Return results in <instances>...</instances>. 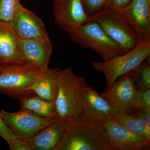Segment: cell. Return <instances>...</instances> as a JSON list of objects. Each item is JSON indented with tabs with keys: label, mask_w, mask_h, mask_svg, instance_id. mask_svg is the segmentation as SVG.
I'll return each instance as SVG.
<instances>
[{
	"label": "cell",
	"mask_w": 150,
	"mask_h": 150,
	"mask_svg": "<svg viewBox=\"0 0 150 150\" xmlns=\"http://www.w3.org/2000/svg\"><path fill=\"white\" fill-rule=\"evenodd\" d=\"M56 150H110L103 124L79 117L66 121Z\"/></svg>",
	"instance_id": "obj_1"
},
{
	"label": "cell",
	"mask_w": 150,
	"mask_h": 150,
	"mask_svg": "<svg viewBox=\"0 0 150 150\" xmlns=\"http://www.w3.org/2000/svg\"><path fill=\"white\" fill-rule=\"evenodd\" d=\"M68 33L73 42L96 52L104 62L125 54L120 46L105 33L98 23L90 19Z\"/></svg>",
	"instance_id": "obj_2"
},
{
	"label": "cell",
	"mask_w": 150,
	"mask_h": 150,
	"mask_svg": "<svg viewBox=\"0 0 150 150\" xmlns=\"http://www.w3.org/2000/svg\"><path fill=\"white\" fill-rule=\"evenodd\" d=\"M57 71L58 89L55 104L59 118L68 121L81 117L79 85L83 77L77 76L70 67L57 68Z\"/></svg>",
	"instance_id": "obj_3"
},
{
	"label": "cell",
	"mask_w": 150,
	"mask_h": 150,
	"mask_svg": "<svg viewBox=\"0 0 150 150\" xmlns=\"http://www.w3.org/2000/svg\"><path fill=\"white\" fill-rule=\"evenodd\" d=\"M44 70L28 63L1 65L0 92L15 99L35 94L29 88Z\"/></svg>",
	"instance_id": "obj_4"
},
{
	"label": "cell",
	"mask_w": 150,
	"mask_h": 150,
	"mask_svg": "<svg viewBox=\"0 0 150 150\" xmlns=\"http://www.w3.org/2000/svg\"><path fill=\"white\" fill-rule=\"evenodd\" d=\"M150 41H140L136 47L125 54L106 61H94L93 67L96 71L104 74L107 89L121 75L134 71L146 59L149 58Z\"/></svg>",
	"instance_id": "obj_5"
},
{
	"label": "cell",
	"mask_w": 150,
	"mask_h": 150,
	"mask_svg": "<svg viewBox=\"0 0 150 150\" xmlns=\"http://www.w3.org/2000/svg\"><path fill=\"white\" fill-rule=\"evenodd\" d=\"M90 19L97 22L124 53L131 51L140 42L134 30L115 8L106 6L90 17Z\"/></svg>",
	"instance_id": "obj_6"
},
{
	"label": "cell",
	"mask_w": 150,
	"mask_h": 150,
	"mask_svg": "<svg viewBox=\"0 0 150 150\" xmlns=\"http://www.w3.org/2000/svg\"><path fill=\"white\" fill-rule=\"evenodd\" d=\"M0 117L14 137L25 141L35 136L56 119L40 117L21 107L16 112L0 110Z\"/></svg>",
	"instance_id": "obj_7"
},
{
	"label": "cell",
	"mask_w": 150,
	"mask_h": 150,
	"mask_svg": "<svg viewBox=\"0 0 150 150\" xmlns=\"http://www.w3.org/2000/svg\"><path fill=\"white\" fill-rule=\"evenodd\" d=\"M83 113L81 117L103 124L114 118L117 110L94 90L83 77L79 85Z\"/></svg>",
	"instance_id": "obj_8"
},
{
	"label": "cell",
	"mask_w": 150,
	"mask_h": 150,
	"mask_svg": "<svg viewBox=\"0 0 150 150\" xmlns=\"http://www.w3.org/2000/svg\"><path fill=\"white\" fill-rule=\"evenodd\" d=\"M134 71L121 75L109 88L100 93L118 112L128 114L133 107L137 90Z\"/></svg>",
	"instance_id": "obj_9"
},
{
	"label": "cell",
	"mask_w": 150,
	"mask_h": 150,
	"mask_svg": "<svg viewBox=\"0 0 150 150\" xmlns=\"http://www.w3.org/2000/svg\"><path fill=\"white\" fill-rule=\"evenodd\" d=\"M103 124L110 150H150V140L132 133L113 118Z\"/></svg>",
	"instance_id": "obj_10"
},
{
	"label": "cell",
	"mask_w": 150,
	"mask_h": 150,
	"mask_svg": "<svg viewBox=\"0 0 150 150\" xmlns=\"http://www.w3.org/2000/svg\"><path fill=\"white\" fill-rule=\"evenodd\" d=\"M130 25L140 41H150V0H131L116 8Z\"/></svg>",
	"instance_id": "obj_11"
},
{
	"label": "cell",
	"mask_w": 150,
	"mask_h": 150,
	"mask_svg": "<svg viewBox=\"0 0 150 150\" xmlns=\"http://www.w3.org/2000/svg\"><path fill=\"white\" fill-rule=\"evenodd\" d=\"M53 11L55 23L68 33L90 20L82 0H54Z\"/></svg>",
	"instance_id": "obj_12"
},
{
	"label": "cell",
	"mask_w": 150,
	"mask_h": 150,
	"mask_svg": "<svg viewBox=\"0 0 150 150\" xmlns=\"http://www.w3.org/2000/svg\"><path fill=\"white\" fill-rule=\"evenodd\" d=\"M20 39H38L50 41L46 26L34 13L19 4L12 21Z\"/></svg>",
	"instance_id": "obj_13"
},
{
	"label": "cell",
	"mask_w": 150,
	"mask_h": 150,
	"mask_svg": "<svg viewBox=\"0 0 150 150\" xmlns=\"http://www.w3.org/2000/svg\"><path fill=\"white\" fill-rule=\"evenodd\" d=\"M27 63L12 22L0 21V64Z\"/></svg>",
	"instance_id": "obj_14"
},
{
	"label": "cell",
	"mask_w": 150,
	"mask_h": 150,
	"mask_svg": "<svg viewBox=\"0 0 150 150\" xmlns=\"http://www.w3.org/2000/svg\"><path fill=\"white\" fill-rule=\"evenodd\" d=\"M23 56L28 64L45 70L48 69L53 53L51 40L20 39Z\"/></svg>",
	"instance_id": "obj_15"
},
{
	"label": "cell",
	"mask_w": 150,
	"mask_h": 150,
	"mask_svg": "<svg viewBox=\"0 0 150 150\" xmlns=\"http://www.w3.org/2000/svg\"><path fill=\"white\" fill-rule=\"evenodd\" d=\"M66 122L62 118H56L26 142L32 150H56L64 136Z\"/></svg>",
	"instance_id": "obj_16"
},
{
	"label": "cell",
	"mask_w": 150,
	"mask_h": 150,
	"mask_svg": "<svg viewBox=\"0 0 150 150\" xmlns=\"http://www.w3.org/2000/svg\"><path fill=\"white\" fill-rule=\"evenodd\" d=\"M57 68L44 70L29 90L47 101L55 102L58 92Z\"/></svg>",
	"instance_id": "obj_17"
},
{
	"label": "cell",
	"mask_w": 150,
	"mask_h": 150,
	"mask_svg": "<svg viewBox=\"0 0 150 150\" xmlns=\"http://www.w3.org/2000/svg\"><path fill=\"white\" fill-rule=\"evenodd\" d=\"M17 99L21 108L38 116L51 119L59 118L55 102H49L35 94L20 97Z\"/></svg>",
	"instance_id": "obj_18"
},
{
	"label": "cell",
	"mask_w": 150,
	"mask_h": 150,
	"mask_svg": "<svg viewBox=\"0 0 150 150\" xmlns=\"http://www.w3.org/2000/svg\"><path fill=\"white\" fill-rule=\"evenodd\" d=\"M113 119L132 133L150 140V126L141 119L118 112Z\"/></svg>",
	"instance_id": "obj_19"
},
{
	"label": "cell",
	"mask_w": 150,
	"mask_h": 150,
	"mask_svg": "<svg viewBox=\"0 0 150 150\" xmlns=\"http://www.w3.org/2000/svg\"><path fill=\"white\" fill-rule=\"evenodd\" d=\"M146 61L134 70V85L137 91L150 89V64Z\"/></svg>",
	"instance_id": "obj_20"
},
{
	"label": "cell",
	"mask_w": 150,
	"mask_h": 150,
	"mask_svg": "<svg viewBox=\"0 0 150 150\" xmlns=\"http://www.w3.org/2000/svg\"><path fill=\"white\" fill-rule=\"evenodd\" d=\"M20 0H0V21L12 22Z\"/></svg>",
	"instance_id": "obj_21"
},
{
	"label": "cell",
	"mask_w": 150,
	"mask_h": 150,
	"mask_svg": "<svg viewBox=\"0 0 150 150\" xmlns=\"http://www.w3.org/2000/svg\"><path fill=\"white\" fill-rule=\"evenodd\" d=\"M132 110H150V89L137 91Z\"/></svg>",
	"instance_id": "obj_22"
},
{
	"label": "cell",
	"mask_w": 150,
	"mask_h": 150,
	"mask_svg": "<svg viewBox=\"0 0 150 150\" xmlns=\"http://www.w3.org/2000/svg\"><path fill=\"white\" fill-rule=\"evenodd\" d=\"M84 8L89 17L107 6L108 0H82Z\"/></svg>",
	"instance_id": "obj_23"
},
{
	"label": "cell",
	"mask_w": 150,
	"mask_h": 150,
	"mask_svg": "<svg viewBox=\"0 0 150 150\" xmlns=\"http://www.w3.org/2000/svg\"><path fill=\"white\" fill-rule=\"evenodd\" d=\"M11 150H32L26 141L14 138L8 144Z\"/></svg>",
	"instance_id": "obj_24"
},
{
	"label": "cell",
	"mask_w": 150,
	"mask_h": 150,
	"mask_svg": "<svg viewBox=\"0 0 150 150\" xmlns=\"http://www.w3.org/2000/svg\"><path fill=\"white\" fill-rule=\"evenodd\" d=\"M127 114L141 119L150 126V110H132Z\"/></svg>",
	"instance_id": "obj_25"
},
{
	"label": "cell",
	"mask_w": 150,
	"mask_h": 150,
	"mask_svg": "<svg viewBox=\"0 0 150 150\" xmlns=\"http://www.w3.org/2000/svg\"><path fill=\"white\" fill-rule=\"evenodd\" d=\"M0 137L8 144L11 140L15 138L0 117Z\"/></svg>",
	"instance_id": "obj_26"
},
{
	"label": "cell",
	"mask_w": 150,
	"mask_h": 150,
	"mask_svg": "<svg viewBox=\"0 0 150 150\" xmlns=\"http://www.w3.org/2000/svg\"><path fill=\"white\" fill-rule=\"evenodd\" d=\"M131 0H108L107 6L115 8H120L127 5Z\"/></svg>",
	"instance_id": "obj_27"
},
{
	"label": "cell",
	"mask_w": 150,
	"mask_h": 150,
	"mask_svg": "<svg viewBox=\"0 0 150 150\" xmlns=\"http://www.w3.org/2000/svg\"><path fill=\"white\" fill-rule=\"evenodd\" d=\"M0 66H1V64H0Z\"/></svg>",
	"instance_id": "obj_28"
}]
</instances>
